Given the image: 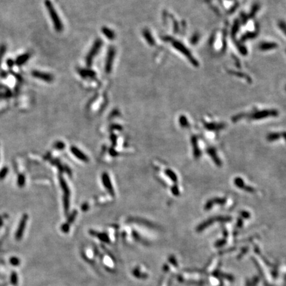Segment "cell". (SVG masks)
<instances>
[{"instance_id": "cell-10", "label": "cell", "mask_w": 286, "mask_h": 286, "mask_svg": "<svg viewBox=\"0 0 286 286\" xmlns=\"http://www.w3.org/2000/svg\"><path fill=\"white\" fill-rule=\"evenodd\" d=\"M6 46L3 45V44H2V45L0 46V65H1V61H2V60H3V56L5 55V53H6Z\"/></svg>"}, {"instance_id": "cell-11", "label": "cell", "mask_w": 286, "mask_h": 286, "mask_svg": "<svg viewBox=\"0 0 286 286\" xmlns=\"http://www.w3.org/2000/svg\"><path fill=\"white\" fill-rule=\"evenodd\" d=\"M7 64H8V66L9 68H12L14 64H15V62H14V61L13 60L9 59L8 61H7Z\"/></svg>"}, {"instance_id": "cell-9", "label": "cell", "mask_w": 286, "mask_h": 286, "mask_svg": "<svg viewBox=\"0 0 286 286\" xmlns=\"http://www.w3.org/2000/svg\"><path fill=\"white\" fill-rule=\"evenodd\" d=\"M193 144H194V146H193V148H194V155H195V156L196 157V158H198V157L200 156V150H199V149H198V142H197V139H196V137H193Z\"/></svg>"}, {"instance_id": "cell-7", "label": "cell", "mask_w": 286, "mask_h": 286, "mask_svg": "<svg viewBox=\"0 0 286 286\" xmlns=\"http://www.w3.org/2000/svg\"><path fill=\"white\" fill-rule=\"evenodd\" d=\"M30 58V55L28 53L23 54V55H21L19 57L17 60H15V64L17 66H21L23 64H24Z\"/></svg>"}, {"instance_id": "cell-1", "label": "cell", "mask_w": 286, "mask_h": 286, "mask_svg": "<svg viewBox=\"0 0 286 286\" xmlns=\"http://www.w3.org/2000/svg\"><path fill=\"white\" fill-rule=\"evenodd\" d=\"M45 6L47 8L49 14H50V17L52 19L54 23V25H55V27L56 28V29L57 30H60L62 29V24H61L60 20L58 16L57 15V12H56L55 8H54L53 6L52 3H50L48 0H46L45 2Z\"/></svg>"}, {"instance_id": "cell-8", "label": "cell", "mask_w": 286, "mask_h": 286, "mask_svg": "<svg viewBox=\"0 0 286 286\" xmlns=\"http://www.w3.org/2000/svg\"><path fill=\"white\" fill-rule=\"evenodd\" d=\"M207 152H208L209 154V155L211 156V158H213V160H214L215 162L217 164V165H218V166L221 165V161L219 160V158H218V157L216 156V154H215V152L214 150L209 149V150H208Z\"/></svg>"}, {"instance_id": "cell-2", "label": "cell", "mask_w": 286, "mask_h": 286, "mask_svg": "<svg viewBox=\"0 0 286 286\" xmlns=\"http://www.w3.org/2000/svg\"><path fill=\"white\" fill-rule=\"evenodd\" d=\"M231 220V218L230 217H215V218H211V219L207 220L205 222H203L202 224H201L200 226L198 227V231H203L204 229H205L206 227L211 225L213 223L214 221H227Z\"/></svg>"}, {"instance_id": "cell-6", "label": "cell", "mask_w": 286, "mask_h": 286, "mask_svg": "<svg viewBox=\"0 0 286 286\" xmlns=\"http://www.w3.org/2000/svg\"><path fill=\"white\" fill-rule=\"evenodd\" d=\"M226 202V199L225 198H214L208 201V202L205 204V209H210L212 207V206L215 204H224Z\"/></svg>"}, {"instance_id": "cell-4", "label": "cell", "mask_w": 286, "mask_h": 286, "mask_svg": "<svg viewBox=\"0 0 286 286\" xmlns=\"http://www.w3.org/2000/svg\"><path fill=\"white\" fill-rule=\"evenodd\" d=\"M32 75L35 78L41 79L42 80L47 82H50L53 80V76L50 74L44 73V72H41L39 71H32Z\"/></svg>"}, {"instance_id": "cell-3", "label": "cell", "mask_w": 286, "mask_h": 286, "mask_svg": "<svg viewBox=\"0 0 286 286\" xmlns=\"http://www.w3.org/2000/svg\"><path fill=\"white\" fill-rule=\"evenodd\" d=\"M276 115H277L276 111H262L254 113L251 117H250V118L252 119H261L268 116H275Z\"/></svg>"}, {"instance_id": "cell-5", "label": "cell", "mask_w": 286, "mask_h": 286, "mask_svg": "<svg viewBox=\"0 0 286 286\" xmlns=\"http://www.w3.org/2000/svg\"><path fill=\"white\" fill-rule=\"evenodd\" d=\"M234 184H235L236 186H237L238 187H239V188L245 189V190H246L247 191H248V192H254V189H253L252 187H249V186H247V185H245V182H243V180L240 178H235V180H234Z\"/></svg>"}]
</instances>
